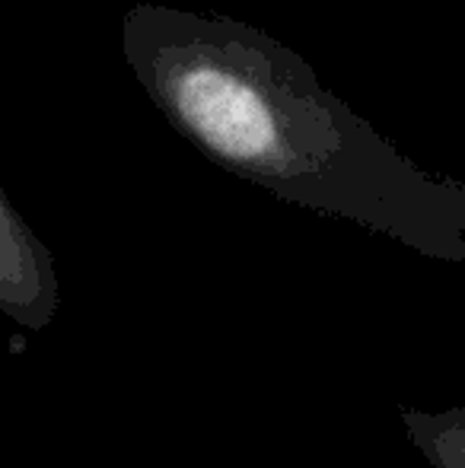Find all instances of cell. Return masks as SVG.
I'll use <instances>...</instances> for the list:
<instances>
[{"label": "cell", "mask_w": 465, "mask_h": 468, "mask_svg": "<svg viewBox=\"0 0 465 468\" xmlns=\"http://www.w3.org/2000/svg\"><path fill=\"white\" fill-rule=\"evenodd\" d=\"M122 55L169 128L214 166L424 259L465 265V182L411 163L259 26L137 4L122 19Z\"/></svg>", "instance_id": "cell-1"}, {"label": "cell", "mask_w": 465, "mask_h": 468, "mask_svg": "<svg viewBox=\"0 0 465 468\" xmlns=\"http://www.w3.org/2000/svg\"><path fill=\"white\" fill-rule=\"evenodd\" d=\"M58 300L61 287L51 249L0 188V313L26 332H45L58 313Z\"/></svg>", "instance_id": "cell-2"}, {"label": "cell", "mask_w": 465, "mask_h": 468, "mask_svg": "<svg viewBox=\"0 0 465 468\" xmlns=\"http://www.w3.org/2000/svg\"><path fill=\"white\" fill-rule=\"evenodd\" d=\"M398 418L430 468H465V408L421 411L402 405Z\"/></svg>", "instance_id": "cell-3"}]
</instances>
